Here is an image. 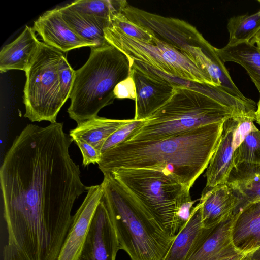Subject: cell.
I'll return each instance as SVG.
<instances>
[{"label": "cell", "instance_id": "1", "mask_svg": "<svg viewBox=\"0 0 260 260\" xmlns=\"http://www.w3.org/2000/svg\"><path fill=\"white\" fill-rule=\"evenodd\" d=\"M73 140L63 123L26 125L0 168L7 243L26 260H57L72 222L76 200L87 191L71 158Z\"/></svg>", "mask_w": 260, "mask_h": 260}, {"label": "cell", "instance_id": "2", "mask_svg": "<svg viewBox=\"0 0 260 260\" xmlns=\"http://www.w3.org/2000/svg\"><path fill=\"white\" fill-rule=\"evenodd\" d=\"M223 122L159 140L125 141L101 155L99 168L103 174L122 168L156 170L190 189L209 164Z\"/></svg>", "mask_w": 260, "mask_h": 260}, {"label": "cell", "instance_id": "3", "mask_svg": "<svg viewBox=\"0 0 260 260\" xmlns=\"http://www.w3.org/2000/svg\"><path fill=\"white\" fill-rule=\"evenodd\" d=\"M256 108L252 100L242 99L226 91L211 95L176 86L170 100L127 140H159L232 117L255 121Z\"/></svg>", "mask_w": 260, "mask_h": 260}, {"label": "cell", "instance_id": "4", "mask_svg": "<svg viewBox=\"0 0 260 260\" xmlns=\"http://www.w3.org/2000/svg\"><path fill=\"white\" fill-rule=\"evenodd\" d=\"M101 184L120 250L131 260H162L175 238L111 174Z\"/></svg>", "mask_w": 260, "mask_h": 260}, {"label": "cell", "instance_id": "5", "mask_svg": "<svg viewBox=\"0 0 260 260\" xmlns=\"http://www.w3.org/2000/svg\"><path fill=\"white\" fill-rule=\"evenodd\" d=\"M90 48L86 63L75 70L67 110L77 124L98 116L102 108L112 104L115 86L131 74L132 60L113 46Z\"/></svg>", "mask_w": 260, "mask_h": 260}, {"label": "cell", "instance_id": "6", "mask_svg": "<svg viewBox=\"0 0 260 260\" xmlns=\"http://www.w3.org/2000/svg\"><path fill=\"white\" fill-rule=\"evenodd\" d=\"M160 224L168 234H178V218L193 206L190 189L171 176L147 169H119L110 173Z\"/></svg>", "mask_w": 260, "mask_h": 260}, {"label": "cell", "instance_id": "7", "mask_svg": "<svg viewBox=\"0 0 260 260\" xmlns=\"http://www.w3.org/2000/svg\"><path fill=\"white\" fill-rule=\"evenodd\" d=\"M63 53L41 42L32 62L25 71L24 117L31 122H57L64 105L59 87L58 65Z\"/></svg>", "mask_w": 260, "mask_h": 260}, {"label": "cell", "instance_id": "8", "mask_svg": "<svg viewBox=\"0 0 260 260\" xmlns=\"http://www.w3.org/2000/svg\"><path fill=\"white\" fill-rule=\"evenodd\" d=\"M104 33L107 42L131 60L144 62L184 80L215 86L207 72L181 52L153 37L151 43L142 42L126 36L111 25L104 28Z\"/></svg>", "mask_w": 260, "mask_h": 260}, {"label": "cell", "instance_id": "9", "mask_svg": "<svg viewBox=\"0 0 260 260\" xmlns=\"http://www.w3.org/2000/svg\"><path fill=\"white\" fill-rule=\"evenodd\" d=\"M122 13L129 21L146 30L159 41L181 52L198 67L207 72L205 62L213 46L194 26L178 18L152 13L128 3Z\"/></svg>", "mask_w": 260, "mask_h": 260}, {"label": "cell", "instance_id": "10", "mask_svg": "<svg viewBox=\"0 0 260 260\" xmlns=\"http://www.w3.org/2000/svg\"><path fill=\"white\" fill-rule=\"evenodd\" d=\"M119 250L116 230L101 199L78 260H116Z\"/></svg>", "mask_w": 260, "mask_h": 260}, {"label": "cell", "instance_id": "11", "mask_svg": "<svg viewBox=\"0 0 260 260\" xmlns=\"http://www.w3.org/2000/svg\"><path fill=\"white\" fill-rule=\"evenodd\" d=\"M131 75L136 90L134 119L147 120L170 100L174 93L175 87L133 65Z\"/></svg>", "mask_w": 260, "mask_h": 260}, {"label": "cell", "instance_id": "12", "mask_svg": "<svg viewBox=\"0 0 260 260\" xmlns=\"http://www.w3.org/2000/svg\"><path fill=\"white\" fill-rule=\"evenodd\" d=\"M103 195L101 184L87 187V194L73 220L57 260H78L97 206Z\"/></svg>", "mask_w": 260, "mask_h": 260}, {"label": "cell", "instance_id": "13", "mask_svg": "<svg viewBox=\"0 0 260 260\" xmlns=\"http://www.w3.org/2000/svg\"><path fill=\"white\" fill-rule=\"evenodd\" d=\"M32 28L44 43L62 52L95 45L76 34L64 20L59 7L42 14L34 23Z\"/></svg>", "mask_w": 260, "mask_h": 260}, {"label": "cell", "instance_id": "14", "mask_svg": "<svg viewBox=\"0 0 260 260\" xmlns=\"http://www.w3.org/2000/svg\"><path fill=\"white\" fill-rule=\"evenodd\" d=\"M199 203L203 227L212 229L232 219L238 202L233 189L223 183L205 188Z\"/></svg>", "mask_w": 260, "mask_h": 260}, {"label": "cell", "instance_id": "15", "mask_svg": "<svg viewBox=\"0 0 260 260\" xmlns=\"http://www.w3.org/2000/svg\"><path fill=\"white\" fill-rule=\"evenodd\" d=\"M240 118L232 117L223 122L220 138L205 173V188L226 183L234 167L233 135Z\"/></svg>", "mask_w": 260, "mask_h": 260}, {"label": "cell", "instance_id": "16", "mask_svg": "<svg viewBox=\"0 0 260 260\" xmlns=\"http://www.w3.org/2000/svg\"><path fill=\"white\" fill-rule=\"evenodd\" d=\"M231 234L241 253L247 254L260 247V200L246 205L233 217Z\"/></svg>", "mask_w": 260, "mask_h": 260}, {"label": "cell", "instance_id": "17", "mask_svg": "<svg viewBox=\"0 0 260 260\" xmlns=\"http://www.w3.org/2000/svg\"><path fill=\"white\" fill-rule=\"evenodd\" d=\"M32 27L26 25L21 34L0 52V72L11 70L26 71L38 52L41 42Z\"/></svg>", "mask_w": 260, "mask_h": 260}, {"label": "cell", "instance_id": "18", "mask_svg": "<svg viewBox=\"0 0 260 260\" xmlns=\"http://www.w3.org/2000/svg\"><path fill=\"white\" fill-rule=\"evenodd\" d=\"M213 229L203 227L199 203L193 208L188 221L175 237L162 260H188Z\"/></svg>", "mask_w": 260, "mask_h": 260}, {"label": "cell", "instance_id": "19", "mask_svg": "<svg viewBox=\"0 0 260 260\" xmlns=\"http://www.w3.org/2000/svg\"><path fill=\"white\" fill-rule=\"evenodd\" d=\"M226 183L238 199L234 217L246 205L260 200V164L242 163L234 166Z\"/></svg>", "mask_w": 260, "mask_h": 260}, {"label": "cell", "instance_id": "20", "mask_svg": "<svg viewBox=\"0 0 260 260\" xmlns=\"http://www.w3.org/2000/svg\"><path fill=\"white\" fill-rule=\"evenodd\" d=\"M59 8L64 20L81 38L94 44L95 47L109 44L104 33L109 23L76 10L70 3Z\"/></svg>", "mask_w": 260, "mask_h": 260}, {"label": "cell", "instance_id": "21", "mask_svg": "<svg viewBox=\"0 0 260 260\" xmlns=\"http://www.w3.org/2000/svg\"><path fill=\"white\" fill-rule=\"evenodd\" d=\"M232 219L214 228L188 260H218L239 252L232 241Z\"/></svg>", "mask_w": 260, "mask_h": 260}, {"label": "cell", "instance_id": "22", "mask_svg": "<svg viewBox=\"0 0 260 260\" xmlns=\"http://www.w3.org/2000/svg\"><path fill=\"white\" fill-rule=\"evenodd\" d=\"M132 119H114L98 116L84 121L70 131L73 139H82L92 145L101 154L106 140L117 129Z\"/></svg>", "mask_w": 260, "mask_h": 260}, {"label": "cell", "instance_id": "23", "mask_svg": "<svg viewBox=\"0 0 260 260\" xmlns=\"http://www.w3.org/2000/svg\"><path fill=\"white\" fill-rule=\"evenodd\" d=\"M216 51L223 62H233L241 66L247 72L260 93V49L250 42L223 48Z\"/></svg>", "mask_w": 260, "mask_h": 260}, {"label": "cell", "instance_id": "24", "mask_svg": "<svg viewBox=\"0 0 260 260\" xmlns=\"http://www.w3.org/2000/svg\"><path fill=\"white\" fill-rule=\"evenodd\" d=\"M227 28L229 40L227 45L233 46L244 42H250L260 31V10L249 15L246 14L231 17Z\"/></svg>", "mask_w": 260, "mask_h": 260}, {"label": "cell", "instance_id": "25", "mask_svg": "<svg viewBox=\"0 0 260 260\" xmlns=\"http://www.w3.org/2000/svg\"><path fill=\"white\" fill-rule=\"evenodd\" d=\"M127 4L125 0H79L70 3L76 10L109 23Z\"/></svg>", "mask_w": 260, "mask_h": 260}, {"label": "cell", "instance_id": "26", "mask_svg": "<svg viewBox=\"0 0 260 260\" xmlns=\"http://www.w3.org/2000/svg\"><path fill=\"white\" fill-rule=\"evenodd\" d=\"M259 129L255 127L246 136L234 150V166L242 163L260 164V137Z\"/></svg>", "mask_w": 260, "mask_h": 260}, {"label": "cell", "instance_id": "27", "mask_svg": "<svg viewBox=\"0 0 260 260\" xmlns=\"http://www.w3.org/2000/svg\"><path fill=\"white\" fill-rule=\"evenodd\" d=\"M109 25L117 28L126 36L142 42L151 43L152 36L146 30L129 21L122 12L115 15Z\"/></svg>", "mask_w": 260, "mask_h": 260}, {"label": "cell", "instance_id": "28", "mask_svg": "<svg viewBox=\"0 0 260 260\" xmlns=\"http://www.w3.org/2000/svg\"><path fill=\"white\" fill-rule=\"evenodd\" d=\"M146 120L132 119L129 123L115 131L104 143L101 150V155L107 150L127 140L145 124Z\"/></svg>", "mask_w": 260, "mask_h": 260}, {"label": "cell", "instance_id": "29", "mask_svg": "<svg viewBox=\"0 0 260 260\" xmlns=\"http://www.w3.org/2000/svg\"><path fill=\"white\" fill-rule=\"evenodd\" d=\"M75 70L71 67L63 54L58 65V75L61 98L64 104L70 98L72 89Z\"/></svg>", "mask_w": 260, "mask_h": 260}, {"label": "cell", "instance_id": "30", "mask_svg": "<svg viewBox=\"0 0 260 260\" xmlns=\"http://www.w3.org/2000/svg\"><path fill=\"white\" fill-rule=\"evenodd\" d=\"M80 149L83 156L82 165L84 167L90 164H98L101 154L98 150L87 142L80 139H73Z\"/></svg>", "mask_w": 260, "mask_h": 260}, {"label": "cell", "instance_id": "31", "mask_svg": "<svg viewBox=\"0 0 260 260\" xmlns=\"http://www.w3.org/2000/svg\"><path fill=\"white\" fill-rule=\"evenodd\" d=\"M114 94L115 99H129L135 100V86L131 74L128 78L119 82L115 86Z\"/></svg>", "mask_w": 260, "mask_h": 260}, {"label": "cell", "instance_id": "32", "mask_svg": "<svg viewBox=\"0 0 260 260\" xmlns=\"http://www.w3.org/2000/svg\"><path fill=\"white\" fill-rule=\"evenodd\" d=\"M1 260H26L13 244L7 243L2 249Z\"/></svg>", "mask_w": 260, "mask_h": 260}, {"label": "cell", "instance_id": "33", "mask_svg": "<svg viewBox=\"0 0 260 260\" xmlns=\"http://www.w3.org/2000/svg\"><path fill=\"white\" fill-rule=\"evenodd\" d=\"M246 255L245 253L238 252L233 255L223 257L218 260H245Z\"/></svg>", "mask_w": 260, "mask_h": 260}, {"label": "cell", "instance_id": "34", "mask_svg": "<svg viewBox=\"0 0 260 260\" xmlns=\"http://www.w3.org/2000/svg\"><path fill=\"white\" fill-rule=\"evenodd\" d=\"M245 260H260V247L247 254Z\"/></svg>", "mask_w": 260, "mask_h": 260}, {"label": "cell", "instance_id": "35", "mask_svg": "<svg viewBox=\"0 0 260 260\" xmlns=\"http://www.w3.org/2000/svg\"><path fill=\"white\" fill-rule=\"evenodd\" d=\"M255 121L260 125V98L257 103V108L255 112Z\"/></svg>", "mask_w": 260, "mask_h": 260}, {"label": "cell", "instance_id": "36", "mask_svg": "<svg viewBox=\"0 0 260 260\" xmlns=\"http://www.w3.org/2000/svg\"><path fill=\"white\" fill-rule=\"evenodd\" d=\"M260 41V31L251 40L250 43L254 45L255 42Z\"/></svg>", "mask_w": 260, "mask_h": 260}, {"label": "cell", "instance_id": "37", "mask_svg": "<svg viewBox=\"0 0 260 260\" xmlns=\"http://www.w3.org/2000/svg\"><path fill=\"white\" fill-rule=\"evenodd\" d=\"M255 44H257V47L260 49V41L255 42Z\"/></svg>", "mask_w": 260, "mask_h": 260}, {"label": "cell", "instance_id": "38", "mask_svg": "<svg viewBox=\"0 0 260 260\" xmlns=\"http://www.w3.org/2000/svg\"><path fill=\"white\" fill-rule=\"evenodd\" d=\"M258 135H259V136L260 137V131H259V132H258Z\"/></svg>", "mask_w": 260, "mask_h": 260}]
</instances>
